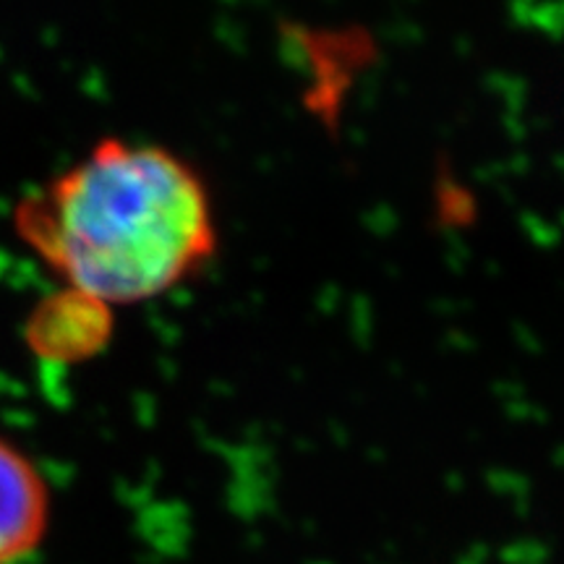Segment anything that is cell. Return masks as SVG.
<instances>
[{
    "label": "cell",
    "instance_id": "3957f363",
    "mask_svg": "<svg viewBox=\"0 0 564 564\" xmlns=\"http://www.w3.org/2000/svg\"><path fill=\"white\" fill-rule=\"evenodd\" d=\"M26 345L55 364H79L105 350L112 337V308L89 295L61 288L40 301L24 327Z\"/></svg>",
    "mask_w": 564,
    "mask_h": 564
},
{
    "label": "cell",
    "instance_id": "6da1fadb",
    "mask_svg": "<svg viewBox=\"0 0 564 564\" xmlns=\"http://www.w3.org/2000/svg\"><path fill=\"white\" fill-rule=\"evenodd\" d=\"M13 230L63 288L110 308L171 293L220 249L215 199L192 162L116 137L26 194Z\"/></svg>",
    "mask_w": 564,
    "mask_h": 564
},
{
    "label": "cell",
    "instance_id": "7a4b0ae2",
    "mask_svg": "<svg viewBox=\"0 0 564 564\" xmlns=\"http://www.w3.org/2000/svg\"><path fill=\"white\" fill-rule=\"evenodd\" d=\"M51 486L30 455L0 436V564H26L51 533Z\"/></svg>",
    "mask_w": 564,
    "mask_h": 564
}]
</instances>
